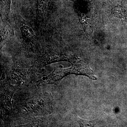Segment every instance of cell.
<instances>
[{"label": "cell", "mask_w": 127, "mask_h": 127, "mask_svg": "<svg viewBox=\"0 0 127 127\" xmlns=\"http://www.w3.org/2000/svg\"><path fill=\"white\" fill-rule=\"evenodd\" d=\"M12 0H0L1 15V18L7 20L10 14Z\"/></svg>", "instance_id": "cell-4"}, {"label": "cell", "mask_w": 127, "mask_h": 127, "mask_svg": "<svg viewBox=\"0 0 127 127\" xmlns=\"http://www.w3.org/2000/svg\"><path fill=\"white\" fill-rule=\"evenodd\" d=\"M123 11L120 7H115L112 11L113 14L115 16L120 17L122 15Z\"/></svg>", "instance_id": "cell-6"}, {"label": "cell", "mask_w": 127, "mask_h": 127, "mask_svg": "<svg viewBox=\"0 0 127 127\" xmlns=\"http://www.w3.org/2000/svg\"><path fill=\"white\" fill-rule=\"evenodd\" d=\"M79 123L82 127H93L97 124V121L96 120H87L79 119Z\"/></svg>", "instance_id": "cell-5"}, {"label": "cell", "mask_w": 127, "mask_h": 127, "mask_svg": "<svg viewBox=\"0 0 127 127\" xmlns=\"http://www.w3.org/2000/svg\"><path fill=\"white\" fill-rule=\"evenodd\" d=\"M0 24V46L4 45L6 41L14 35V32L10 25L2 18Z\"/></svg>", "instance_id": "cell-3"}, {"label": "cell", "mask_w": 127, "mask_h": 127, "mask_svg": "<svg viewBox=\"0 0 127 127\" xmlns=\"http://www.w3.org/2000/svg\"><path fill=\"white\" fill-rule=\"evenodd\" d=\"M50 6V0H37L36 17L37 21L41 22L45 17Z\"/></svg>", "instance_id": "cell-1"}, {"label": "cell", "mask_w": 127, "mask_h": 127, "mask_svg": "<svg viewBox=\"0 0 127 127\" xmlns=\"http://www.w3.org/2000/svg\"><path fill=\"white\" fill-rule=\"evenodd\" d=\"M20 30L23 40L27 43L34 44L36 41V35L34 30L24 23H21Z\"/></svg>", "instance_id": "cell-2"}]
</instances>
